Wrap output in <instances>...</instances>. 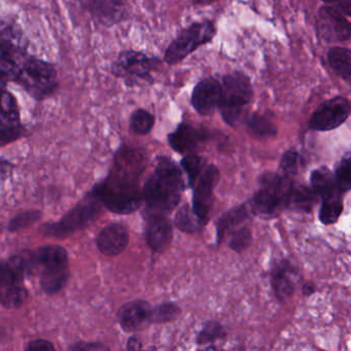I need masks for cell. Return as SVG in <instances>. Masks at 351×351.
<instances>
[{
    "instance_id": "1",
    "label": "cell",
    "mask_w": 351,
    "mask_h": 351,
    "mask_svg": "<svg viewBox=\"0 0 351 351\" xmlns=\"http://www.w3.org/2000/svg\"><path fill=\"white\" fill-rule=\"evenodd\" d=\"M143 154L138 149H123L108 180L98 189L97 196L112 213H130L143 200L138 178L143 169Z\"/></svg>"
},
{
    "instance_id": "2",
    "label": "cell",
    "mask_w": 351,
    "mask_h": 351,
    "mask_svg": "<svg viewBox=\"0 0 351 351\" xmlns=\"http://www.w3.org/2000/svg\"><path fill=\"white\" fill-rule=\"evenodd\" d=\"M184 190L180 169L167 159L158 163L143 189V198L151 210L163 215L178 206Z\"/></svg>"
},
{
    "instance_id": "3",
    "label": "cell",
    "mask_w": 351,
    "mask_h": 351,
    "mask_svg": "<svg viewBox=\"0 0 351 351\" xmlns=\"http://www.w3.org/2000/svg\"><path fill=\"white\" fill-rule=\"evenodd\" d=\"M293 188V178L267 172L261 176L260 188L252 199V210L256 215L275 217L283 209L289 208Z\"/></svg>"
},
{
    "instance_id": "4",
    "label": "cell",
    "mask_w": 351,
    "mask_h": 351,
    "mask_svg": "<svg viewBox=\"0 0 351 351\" xmlns=\"http://www.w3.org/2000/svg\"><path fill=\"white\" fill-rule=\"evenodd\" d=\"M221 88L219 108L221 118L230 126H235L252 102L254 92L250 80L242 73H230L223 77Z\"/></svg>"
},
{
    "instance_id": "5",
    "label": "cell",
    "mask_w": 351,
    "mask_h": 351,
    "mask_svg": "<svg viewBox=\"0 0 351 351\" xmlns=\"http://www.w3.org/2000/svg\"><path fill=\"white\" fill-rule=\"evenodd\" d=\"M14 82L36 100L49 97L58 87L54 65L34 57L24 61Z\"/></svg>"
},
{
    "instance_id": "6",
    "label": "cell",
    "mask_w": 351,
    "mask_h": 351,
    "mask_svg": "<svg viewBox=\"0 0 351 351\" xmlns=\"http://www.w3.org/2000/svg\"><path fill=\"white\" fill-rule=\"evenodd\" d=\"M215 32L217 30L213 22L203 21L192 24L182 30L169 45L164 54V60L170 65L182 62L199 47L211 42Z\"/></svg>"
},
{
    "instance_id": "7",
    "label": "cell",
    "mask_w": 351,
    "mask_h": 351,
    "mask_svg": "<svg viewBox=\"0 0 351 351\" xmlns=\"http://www.w3.org/2000/svg\"><path fill=\"white\" fill-rule=\"evenodd\" d=\"M160 64L158 58H151L136 51H123L112 65L116 77H122L129 86L153 83L151 73Z\"/></svg>"
},
{
    "instance_id": "8",
    "label": "cell",
    "mask_w": 351,
    "mask_h": 351,
    "mask_svg": "<svg viewBox=\"0 0 351 351\" xmlns=\"http://www.w3.org/2000/svg\"><path fill=\"white\" fill-rule=\"evenodd\" d=\"M25 56V47L21 40V34H17L11 25L3 24L1 30V84L3 87L9 81H15L18 71L21 69Z\"/></svg>"
},
{
    "instance_id": "9",
    "label": "cell",
    "mask_w": 351,
    "mask_h": 351,
    "mask_svg": "<svg viewBox=\"0 0 351 351\" xmlns=\"http://www.w3.org/2000/svg\"><path fill=\"white\" fill-rule=\"evenodd\" d=\"M99 197H92L90 200L80 204L77 208L73 209L66 217H63L62 221L59 223H52L46 227L47 235L58 236L67 235L71 232L77 231V229L85 228L89 225L100 211Z\"/></svg>"
},
{
    "instance_id": "10",
    "label": "cell",
    "mask_w": 351,
    "mask_h": 351,
    "mask_svg": "<svg viewBox=\"0 0 351 351\" xmlns=\"http://www.w3.org/2000/svg\"><path fill=\"white\" fill-rule=\"evenodd\" d=\"M317 34L326 43H344L351 38V24L334 5L322 7L318 12Z\"/></svg>"
},
{
    "instance_id": "11",
    "label": "cell",
    "mask_w": 351,
    "mask_h": 351,
    "mask_svg": "<svg viewBox=\"0 0 351 351\" xmlns=\"http://www.w3.org/2000/svg\"><path fill=\"white\" fill-rule=\"evenodd\" d=\"M351 106L344 97H335L322 104L312 114L309 128L314 131H330L340 127L348 119Z\"/></svg>"
},
{
    "instance_id": "12",
    "label": "cell",
    "mask_w": 351,
    "mask_h": 351,
    "mask_svg": "<svg viewBox=\"0 0 351 351\" xmlns=\"http://www.w3.org/2000/svg\"><path fill=\"white\" fill-rule=\"evenodd\" d=\"M219 178V170L213 165L205 167L200 178H198L195 189L193 209L203 225L208 221L209 213L213 206V193Z\"/></svg>"
},
{
    "instance_id": "13",
    "label": "cell",
    "mask_w": 351,
    "mask_h": 351,
    "mask_svg": "<svg viewBox=\"0 0 351 351\" xmlns=\"http://www.w3.org/2000/svg\"><path fill=\"white\" fill-rule=\"evenodd\" d=\"M221 85L217 80L207 77L199 82L193 90L191 104L198 114L202 116L213 114L219 108L221 98Z\"/></svg>"
},
{
    "instance_id": "14",
    "label": "cell",
    "mask_w": 351,
    "mask_h": 351,
    "mask_svg": "<svg viewBox=\"0 0 351 351\" xmlns=\"http://www.w3.org/2000/svg\"><path fill=\"white\" fill-rule=\"evenodd\" d=\"M23 132L15 97L7 90L1 96V145L19 138Z\"/></svg>"
},
{
    "instance_id": "15",
    "label": "cell",
    "mask_w": 351,
    "mask_h": 351,
    "mask_svg": "<svg viewBox=\"0 0 351 351\" xmlns=\"http://www.w3.org/2000/svg\"><path fill=\"white\" fill-rule=\"evenodd\" d=\"M87 8L96 22L108 27L120 23L127 15L124 0H88Z\"/></svg>"
},
{
    "instance_id": "16",
    "label": "cell",
    "mask_w": 351,
    "mask_h": 351,
    "mask_svg": "<svg viewBox=\"0 0 351 351\" xmlns=\"http://www.w3.org/2000/svg\"><path fill=\"white\" fill-rule=\"evenodd\" d=\"M297 270L287 261L276 263L271 271V283L277 299L285 301L295 289Z\"/></svg>"
},
{
    "instance_id": "17",
    "label": "cell",
    "mask_w": 351,
    "mask_h": 351,
    "mask_svg": "<svg viewBox=\"0 0 351 351\" xmlns=\"http://www.w3.org/2000/svg\"><path fill=\"white\" fill-rule=\"evenodd\" d=\"M129 242L128 232L124 226H106L97 238L98 250L106 256H116L124 252Z\"/></svg>"
},
{
    "instance_id": "18",
    "label": "cell",
    "mask_w": 351,
    "mask_h": 351,
    "mask_svg": "<svg viewBox=\"0 0 351 351\" xmlns=\"http://www.w3.org/2000/svg\"><path fill=\"white\" fill-rule=\"evenodd\" d=\"M152 309L145 301L128 302L119 310V322L125 330H139L145 322H151Z\"/></svg>"
},
{
    "instance_id": "19",
    "label": "cell",
    "mask_w": 351,
    "mask_h": 351,
    "mask_svg": "<svg viewBox=\"0 0 351 351\" xmlns=\"http://www.w3.org/2000/svg\"><path fill=\"white\" fill-rule=\"evenodd\" d=\"M172 225L163 215L156 213L149 217L147 227V240L155 252H163L172 240Z\"/></svg>"
},
{
    "instance_id": "20",
    "label": "cell",
    "mask_w": 351,
    "mask_h": 351,
    "mask_svg": "<svg viewBox=\"0 0 351 351\" xmlns=\"http://www.w3.org/2000/svg\"><path fill=\"white\" fill-rule=\"evenodd\" d=\"M205 138H206V133L184 123L169 135L168 139L172 149L182 154L189 153L196 149L197 145Z\"/></svg>"
},
{
    "instance_id": "21",
    "label": "cell",
    "mask_w": 351,
    "mask_h": 351,
    "mask_svg": "<svg viewBox=\"0 0 351 351\" xmlns=\"http://www.w3.org/2000/svg\"><path fill=\"white\" fill-rule=\"evenodd\" d=\"M34 256H36V268H40L42 271L69 267L67 252L61 246H45L34 252Z\"/></svg>"
},
{
    "instance_id": "22",
    "label": "cell",
    "mask_w": 351,
    "mask_h": 351,
    "mask_svg": "<svg viewBox=\"0 0 351 351\" xmlns=\"http://www.w3.org/2000/svg\"><path fill=\"white\" fill-rule=\"evenodd\" d=\"M310 182H311L312 188L317 193L322 200L343 194L337 186L335 174H332L326 168L314 170L311 173Z\"/></svg>"
},
{
    "instance_id": "23",
    "label": "cell",
    "mask_w": 351,
    "mask_h": 351,
    "mask_svg": "<svg viewBox=\"0 0 351 351\" xmlns=\"http://www.w3.org/2000/svg\"><path fill=\"white\" fill-rule=\"evenodd\" d=\"M330 69L336 75L351 83V51L342 47H334L328 53Z\"/></svg>"
},
{
    "instance_id": "24",
    "label": "cell",
    "mask_w": 351,
    "mask_h": 351,
    "mask_svg": "<svg viewBox=\"0 0 351 351\" xmlns=\"http://www.w3.org/2000/svg\"><path fill=\"white\" fill-rule=\"evenodd\" d=\"M319 198L312 186L309 188L306 186H293L289 208L302 213H310Z\"/></svg>"
},
{
    "instance_id": "25",
    "label": "cell",
    "mask_w": 351,
    "mask_h": 351,
    "mask_svg": "<svg viewBox=\"0 0 351 351\" xmlns=\"http://www.w3.org/2000/svg\"><path fill=\"white\" fill-rule=\"evenodd\" d=\"M69 271L66 268L54 269V270L42 271L40 285L49 295L59 293L69 281Z\"/></svg>"
},
{
    "instance_id": "26",
    "label": "cell",
    "mask_w": 351,
    "mask_h": 351,
    "mask_svg": "<svg viewBox=\"0 0 351 351\" xmlns=\"http://www.w3.org/2000/svg\"><path fill=\"white\" fill-rule=\"evenodd\" d=\"M248 217V210L245 205H240L236 208L226 213L223 217L219 219L217 223V238L221 241L226 234L229 233L234 228L238 227L240 223H243Z\"/></svg>"
},
{
    "instance_id": "27",
    "label": "cell",
    "mask_w": 351,
    "mask_h": 351,
    "mask_svg": "<svg viewBox=\"0 0 351 351\" xmlns=\"http://www.w3.org/2000/svg\"><path fill=\"white\" fill-rule=\"evenodd\" d=\"M322 201V206H320L319 213H318L320 221L324 225H332V223H337L343 213L341 195L324 199Z\"/></svg>"
},
{
    "instance_id": "28",
    "label": "cell",
    "mask_w": 351,
    "mask_h": 351,
    "mask_svg": "<svg viewBox=\"0 0 351 351\" xmlns=\"http://www.w3.org/2000/svg\"><path fill=\"white\" fill-rule=\"evenodd\" d=\"M176 225L180 231L184 233H196L202 227V221H200L194 209L191 208L188 204L182 206L178 211L176 217Z\"/></svg>"
},
{
    "instance_id": "29",
    "label": "cell",
    "mask_w": 351,
    "mask_h": 351,
    "mask_svg": "<svg viewBox=\"0 0 351 351\" xmlns=\"http://www.w3.org/2000/svg\"><path fill=\"white\" fill-rule=\"evenodd\" d=\"M28 291L19 285L3 289L1 304L8 309H17L27 301Z\"/></svg>"
},
{
    "instance_id": "30",
    "label": "cell",
    "mask_w": 351,
    "mask_h": 351,
    "mask_svg": "<svg viewBox=\"0 0 351 351\" xmlns=\"http://www.w3.org/2000/svg\"><path fill=\"white\" fill-rule=\"evenodd\" d=\"M247 127L252 134L258 137H271L277 134L274 123L260 114H254L247 121Z\"/></svg>"
},
{
    "instance_id": "31",
    "label": "cell",
    "mask_w": 351,
    "mask_h": 351,
    "mask_svg": "<svg viewBox=\"0 0 351 351\" xmlns=\"http://www.w3.org/2000/svg\"><path fill=\"white\" fill-rule=\"evenodd\" d=\"M155 124L153 114L145 110H137L131 117V129L139 135H147L151 132Z\"/></svg>"
},
{
    "instance_id": "32",
    "label": "cell",
    "mask_w": 351,
    "mask_h": 351,
    "mask_svg": "<svg viewBox=\"0 0 351 351\" xmlns=\"http://www.w3.org/2000/svg\"><path fill=\"white\" fill-rule=\"evenodd\" d=\"M180 309L173 303H163L152 309L151 322L164 324L171 322L180 315Z\"/></svg>"
},
{
    "instance_id": "33",
    "label": "cell",
    "mask_w": 351,
    "mask_h": 351,
    "mask_svg": "<svg viewBox=\"0 0 351 351\" xmlns=\"http://www.w3.org/2000/svg\"><path fill=\"white\" fill-rule=\"evenodd\" d=\"M301 164V155L295 149H289V151L283 154L280 164H279V169H280L281 174H283V176L293 178V176H295L299 171Z\"/></svg>"
},
{
    "instance_id": "34",
    "label": "cell",
    "mask_w": 351,
    "mask_h": 351,
    "mask_svg": "<svg viewBox=\"0 0 351 351\" xmlns=\"http://www.w3.org/2000/svg\"><path fill=\"white\" fill-rule=\"evenodd\" d=\"M337 186L342 193L351 190V156L344 158L335 172Z\"/></svg>"
},
{
    "instance_id": "35",
    "label": "cell",
    "mask_w": 351,
    "mask_h": 351,
    "mask_svg": "<svg viewBox=\"0 0 351 351\" xmlns=\"http://www.w3.org/2000/svg\"><path fill=\"white\" fill-rule=\"evenodd\" d=\"M182 165L184 169L186 170V173H188L191 184L194 186L197 178H200L203 170L205 169L204 161H203L202 158L199 157V156H186V157L182 160Z\"/></svg>"
},
{
    "instance_id": "36",
    "label": "cell",
    "mask_w": 351,
    "mask_h": 351,
    "mask_svg": "<svg viewBox=\"0 0 351 351\" xmlns=\"http://www.w3.org/2000/svg\"><path fill=\"white\" fill-rule=\"evenodd\" d=\"M252 239V231L250 228L242 227L234 232L230 240L229 246L234 252H241L250 245Z\"/></svg>"
},
{
    "instance_id": "37",
    "label": "cell",
    "mask_w": 351,
    "mask_h": 351,
    "mask_svg": "<svg viewBox=\"0 0 351 351\" xmlns=\"http://www.w3.org/2000/svg\"><path fill=\"white\" fill-rule=\"evenodd\" d=\"M42 213L38 210L26 211V213H20L17 217L12 219L9 223L8 229L11 232L19 231L24 228L29 227L32 223L40 219Z\"/></svg>"
},
{
    "instance_id": "38",
    "label": "cell",
    "mask_w": 351,
    "mask_h": 351,
    "mask_svg": "<svg viewBox=\"0 0 351 351\" xmlns=\"http://www.w3.org/2000/svg\"><path fill=\"white\" fill-rule=\"evenodd\" d=\"M226 336L225 330L221 324L215 322H210L204 326L202 332L198 337L199 344H206V343L213 342L219 340Z\"/></svg>"
},
{
    "instance_id": "39",
    "label": "cell",
    "mask_w": 351,
    "mask_h": 351,
    "mask_svg": "<svg viewBox=\"0 0 351 351\" xmlns=\"http://www.w3.org/2000/svg\"><path fill=\"white\" fill-rule=\"evenodd\" d=\"M28 351H53L54 346L52 343L47 340H34L27 346Z\"/></svg>"
},
{
    "instance_id": "40",
    "label": "cell",
    "mask_w": 351,
    "mask_h": 351,
    "mask_svg": "<svg viewBox=\"0 0 351 351\" xmlns=\"http://www.w3.org/2000/svg\"><path fill=\"white\" fill-rule=\"evenodd\" d=\"M73 350H100V349H108V347L99 343H79L75 346L71 347Z\"/></svg>"
},
{
    "instance_id": "41",
    "label": "cell",
    "mask_w": 351,
    "mask_h": 351,
    "mask_svg": "<svg viewBox=\"0 0 351 351\" xmlns=\"http://www.w3.org/2000/svg\"><path fill=\"white\" fill-rule=\"evenodd\" d=\"M335 7H336L343 15L351 17V0H340Z\"/></svg>"
},
{
    "instance_id": "42",
    "label": "cell",
    "mask_w": 351,
    "mask_h": 351,
    "mask_svg": "<svg viewBox=\"0 0 351 351\" xmlns=\"http://www.w3.org/2000/svg\"><path fill=\"white\" fill-rule=\"evenodd\" d=\"M141 348V344L135 338H131L128 343V349H139Z\"/></svg>"
},
{
    "instance_id": "43",
    "label": "cell",
    "mask_w": 351,
    "mask_h": 351,
    "mask_svg": "<svg viewBox=\"0 0 351 351\" xmlns=\"http://www.w3.org/2000/svg\"><path fill=\"white\" fill-rule=\"evenodd\" d=\"M315 291V287H313L312 285H305L303 287V293H305V295H312V293Z\"/></svg>"
},
{
    "instance_id": "44",
    "label": "cell",
    "mask_w": 351,
    "mask_h": 351,
    "mask_svg": "<svg viewBox=\"0 0 351 351\" xmlns=\"http://www.w3.org/2000/svg\"><path fill=\"white\" fill-rule=\"evenodd\" d=\"M322 1H324V3H326V5H337L340 0H322Z\"/></svg>"
},
{
    "instance_id": "45",
    "label": "cell",
    "mask_w": 351,
    "mask_h": 351,
    "mask_svg": "<svg viewBox=\"0 0 351 351\" xmlns=\"http://www.w3.org/2000/svg\"><path fill=\"white\" fill-rule=\"evenodd\" d=\"M195 3H210L215 0H192Z\"/></svg>"
}]
</instances>
